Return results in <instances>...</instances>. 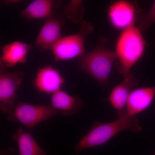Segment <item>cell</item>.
I'll use <instances>...</instances> for the list:
<instances>
[{"mask_svg":"<svg viewBox=\"0 0 155 155\" xmlns=\"http://www.w3.org/2000/svg\"><path fill=\"white\" fill-rule=\"evenodd\" d=\"M117 115L118 119L113 122L106 123L99 121L95 122L91 128L74 147L75 152L78 153L87 149L102 146L123 130L134 132L141 131L138 119L135 116H128L125 109L117 112Z\"/></svg>","mask_w":155,"mask_h":155,"instance_id":"6da1fadb","label":"cell"},{"mask_svg":"<svg viewBox=\"0 0 155 155\" xmlns=\"http://www.w3.org/2000/svg\"><path fill=\"white\" fill-rule=\"evenodd\" d=\"M107 39L100 38L95 47L89 52L79 57L78 67L104 87L109 86V79L115 61L117 60L115 51L107 47Z\"/></svg>","mask_w":155,"mask_h":155,"instance_id":"7a4b0ae2","label":"cell"},{"mask_svg":"<svg viewBox=\"0 0 155 155\" xmlns=\"http://www.w3.org/2000/svg\"><path fill=\"white\" fill-rule=\"evenodd\" d=\"M146 42L142 32L135 25L122 31L116 41L115 53L117 69L124 77L144 55Z\"/></svg>","mask_w":155,"mask_h":155,"instance_id":"3957f363","label":"cell"},{"mask_svg":"<svg viewBox=\"0 0 155 155\" xmlns=\"http://www.w3.org/2000/svg\"><path fill=\"white\" fill-rule=\"evenodd\" d=\"M94 30L91 23L83 21L78 33L61 38L51 49L55 61H69L84 54L85 38Z\"/></svg>","mask_w":155,"mask_h":155,"instance_id":"277c9868","label":"cell"},{"mask_svg":"<svg viewBox=\"0 0 155 155\" xmlns=\"http://www.w3.org/2000/svg\"><path fill=\"white\" fill-rule=\"evenodd\" d=\"M58 114L51 106L38 105L19 101L8 115V119L11 122L21 123L31 130L39 123Z\"/></svg>","mask_w":155,"mask_h":155,"instance_id":"5b68a950","label":"cell"},{"mask_svg":"<svg viewBox=\"0 0 155 155\" xmlns=\"http://www.w3.org/2000/svg\"><path fill=\"white\" fill-rule=\"evenodd\" d=\"M25 75L22 71L9 72L1 67L0 109L2 113L9 114L14 110L17 99V91Z\"/></svg>","mask_w":155,"mask_h":155,"instance_id":"8992f818","label":"cell"},{"mask_svg":"<svg viewBox=\"0 0 155 155\" xmlns=\"http://www.w3.org/2000/svg\"><path fill=\"white\" fill-rule=\"evenodd\" d=\"M140 15L136 3L124 0L112 3L107 11L110 24L116 30L122 31L135 25Z\"/></svg>","mask_w":155,"mask_h":155,"instance_id":"52a82bcc","label":"cell"},{"mask_svg":"<svg viewBox=\"0 0 155 155\" xmlns=\"http://www.w3.org/2000/svg\"><path fill=\"white\" fill-rule=\"evenodd\" d=\"M64 82L65 79L59 70L49 65L38 70L33 85L39 92L53 94L61 90Z\"/></svg>","mask_w":155,"mask_h":155,"instance_id":"ba28073f","label":"cell"},{"mask_svg":"<svg viewBox=\"0 0 155 155\" xmlns=\"http://www.w3.org/2000/svg\"><path fill=\"white\" fill-rule=\"evenodd\" d=\"M64 16L59 18L47 19L40 31L35 45L40 51L51 49L62 38L61 28L64 22Z\"/></svg>","mask_w":155,"mask_h":155,"instance_id":"9c48e42d","label":"cell"},{"mask_svg":"<svg viewBox=\"0 0 155 155\" xmlns=\"http://www.w3.org/2000/svg\"><path fill=\"white\" fill-rule=\"evenodd\" d=\"M155 97V85L150 87H139L130 92L127 104L126 113L129 116H135L147 110Z\"/></svg>","mask_w":155,"mask_h":155,"instance_id":"30bf717a","label":"cell"},{"mask_svg":"<svg viewBox=\"0 0 155 155\" xmlns=\"http://www.w3.org/2000/svg\"><path fill=\"white\" fill-rule=\"evenodd\" d=\"M84 101L78 95H71L60 90L52 94L51 106L58 114L65 116H72L79 113L82 109Z\"/></svg>","mask_w":155,"mask_h":155,"instance_id":"8fae6325","label":"cell"},{"mask_svg":"<svg viewBox=\"0 0 155 155\" xmlns=\"http://www.w3.org/2000/svg\"><path fill=\"white\" fill-rule=\"evenodd\" d=\"M31 46L19 41L13 42L5 45L2 48L1 64L11 68L18 64H25Z\"/></svg>","mask_w":155,"mask_h":155,"instance_id":"7c38bea8","label":"cell"},{"mask_svg":"<svg viewBox=\"0 0 155 155\" xmlns=\"http://www.w3.org/2000/svg\"><path fill=\"white\" fill-rule=\"evenodd\" d=\"M138 84V81L132 73L127 77H124L123 81L112 90L108 101L112 107L117 110V112L125 110L127 99L131 89Z\"/></svg>","mask_w":155,"mask_h":155,"instance_id":"4fadbf2b","label":"cell"},{"mask_svg":"<svg viewBox=\"0 0 155 155\" xmlns=\"http://www.w3.org/2000/svg\"><path fill=\"white\" fill-rule=\"evenodd\" d=\"M61 2L52 0H35L22 10L19 16L28 20L53 17L54 9L61 6Z\"/></svg>","mask_w":155,"mask_h":155,"instance_id":"5bb4252c","label":"cell"},{"mask_svg":"<svg viewBox=\"0 0 155 155\" xmlns=\"http://www.w3.org/2000/svg\"><path fill=\"white\" fill-rule=\"evenodd\" d=\"M12 140L18 145L19 155H49L39 145L31 132L19 127L13 135Z\"/></svg>","mask_w":155,"mask_h":155,"instance_id":"9a60e30c","label":"cell"},{"mask_svg":"<svg viewBox=\"0 0 155 155\" xmlns=\"http://www.w3.org/2000/svg\"><path fill=\"white\" fill-rule=\"evenodd\" d=\"M84 13L85 8L82 1L72 0L65 6L63 16L67 17L73 23H77L82 21Z\"/></svg>","mask_w":155,"mask_h":155,"instance_id":"2e32d148","label":"cell"},{"mask_svg":"<svg viewBox=\"0 0 155 155\" xmlns=\"http://www.w3.org/2000/svg\"><path fill=\"white\" fill-rule=\"evenodd\" d=\"M137 26L142 32H145L150 26L155 22V1L149 11L145 14H141L137 21Z\"/></svg>","mask_w":155,"mask_h":155,"instance_id":"e0dca14e","label":"cell"},{"mask_svg":"<svg viewBox=\"0 0 155 155\" xmlns=\"http://www.w3.org/2000/svg\"><path fill=\"white\" fill-rule=\"evenodd\" d=\"M21 2L19 0H8V1H4V3L5 4V5H12V4H17L20 2Z\"/></svg>","mask_w":155,"mask_h":155,"instance_id":"ac0fdd59","label":"cell"},{"mask_svg":"<svg viewBox=\"0 0 155 155\" xmlns=\"http://www.w3.org/2000/svg\"><path fill=\"white\" fill-rule=\"evenodd\" d=\"M153 155H155V151L154 153L153 154Z\"/></svg>","mask_w":155,"mask_h":155,"instance_id":"d6986e66","label":"cell"}]
</instances>
